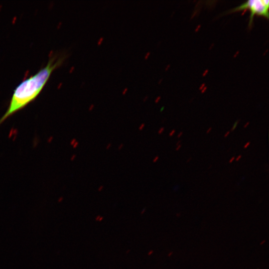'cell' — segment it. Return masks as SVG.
<instances>
[{"label": "cell", "mask_w": 269, "mask_h": 269, "mask_svg": "<svg viewBox=\"0 0 269 269\" xmlns=\"http://www.w3.org/2000/svg\"><path fill=\"white\" fill-rule=\"evenodd\" d=\"M62 61V58H58L56 55H51L46 66L17 85L13 91L7 110L0 119V124L37 97L53 71L59 67Z\"/></svg>", "instance_id": "cell-1"}, {"label": "cell", "mask_w": 269, "mask_h": 269, "mask_svg": "<svg viewBox=\"0 0 269 269\" xmlns=\"http://www.w3.org/2000/svg\"><path fill=\"white\" fill-rule=\"evenodd\" d=\"M269 1L268 0H250L232 8L230 12L249 10L250 12L249 26L251 27L255 15L269 18Z\"/></svg>", "instance_id": "cell-2"}, {"label": "cell", "mask_w": 269, "mask_h": 269, "mask_svg": "<svg viewBox=\"0 0 269 269\" xmlns=\"http://www.w3.org/2000/svg\"><path fill=\"white\" fill-rule=\"evenodd\" d=\"M240 121V120H238L235 122V123L233 125V126L232 127V129H231V132H233L235 130V129L236 128L237 125H238Z\"/></svg>", "instance_id": "cell-3"}, {"label": "cell", "mask_w": 269, "mask_h": 269, "mask_svg": "<svg viewBox=\"0 0 269 269\" xmlns=\"http://www.w3.org/2000/svg\"><path fill=\"white\" fill-rule=\"evenodd\" d=\"M164 128L163 127H161L159 129V130H158V131L157 132V133L159 134H161L164 131Z\"/></svg>", "instance_id": "cell-4"}, {"label": "cell", "mask_w": 269, "mask_h": 269, "mask_svg": "<svg viewBox=\"0 0 269 269\" xmlns=\"http://www.w3.org/2000/svg\"><path fill=\"white\" fill-rule=\"evenodd\" d=\"M144 126H145V124H144V123L141 124L140 125V126L139 127L138 130H139V131H141V130L143 129V128L144 127Z\"/></svg>", "instance_id": "cell-5"}, {"label": "cell", "mask_w": 269, "mask_h": 269, "mask_svg": "<svg viewBox=\"0 0 269 269\" xmlns=\"http://www.w3.org/2000/svg\"><path fill=\"white\" fill-rule=\"evenodd\" d=\"M104 38L103 37H101L100 38L99 40L98 41V45H100L101 44L103 41Z\"/></svg>", "instance_id": "cell-6"}, {"label": "cell", "mask_w": 269, "mask_h": 269, "mask_svg": "<svg viewBox=\"0 0 269 269\" xmlns=\"http://www.w3.org/2000/svg\"><path fill=\"white\" fill-rule=\"evenodd\" d=\"M175 133V130H172L170 132V133L169 134V136H172Z\"/></svg>", "instance_id": "cell-7"}, {"label": "cell", "mask_w": 269, "mask_h": 269, "mask_svg": "<svg viewBox=\"0 0 269 269\" xmlns=\"http://www.w3.org/2000/svg\"><path fill=\"white\" fill-rule=\"evenodd\" d=\"M250 144V141L247 142L245 144V145L244 146V148H246L247 147H248V146H249Z\"/></svg>", "instance_id": "cell-8"}, {"label": "cell", "mask_w": 269, "mask_h": 269, "mask_svg": "<svg viewBox=\"0 0 269 269\" xmlns=\"http://www.w3.org/2000/svg\"><path fill=\"white\" fill-rule=\"evenodd\" d=\"M94 105L93 104H91L90 106L89 107V111H92L94 109Z\"/></svg>", "instance_id": "cell-9"}, {"label": "cell", "mask_w": 269, "mask_h": 269, "mask_svg": "<svg viewBox=\"0 0 269 269\" xmlns=\"http://www.w3.org/2000/svg\"><path fill=\"white\" fill-rule=\"evenodd\" d=\"M123 146H124V144L123 143H121L119 145V146H118V149L119 150H121L122 149V148L123 147Z\"/></svg>", "instance_id": "cell-10"}, {"label": "cell", "mask_w": 269, "mask_h": 269, "mask_svg": "<svg viewBox=\"0 0 269 269\" xmlns=\"http://www.w3.org/2000/svg\"><path fill=\"white\" fill-rule=\"evenodd\" d=\"M158 158H159L158 156H155V157L154 158V159H153V162H156V161L158 160Z\"/></svg>", "instance_id": "cell-11"}, {"label": "cell", "mask_w": 269, "mask_h": 269, "mask_svg": "<svg viewBox=\"0 0 269 269\" xmlns=\"http://www.w3.org/2000/svg\"><path fill=\"white\" fill-rule=\"evenodd\" d=\"M111 143H109L106 146V149H110V148L111 147Z\"/></svg>", "instance_id": "cell-12"}, {"label": "cell", "mask_w": 269, "mask_h": 269, "mask_svg": "<svg viewBox=\"0 0 269 269\" xmlns=\"http://www.w3.org/2000/svg\"><path fill=\"white\" fill-rule=\"evenodd\" d=\"M235 159V157L234 156L232 157L230 160H229V163H232Z\"/></svg>", "instance_id": "cell-13"}, {"label": "cell", "mask_w": 269, "mask_h": 269, "mask_svg": "<svg viewBox=\"0 0 269 269\" xmlns=\"http://www.w3.org/2000/svg\"><path fill=\"white\" fill-rule=\"evenodd\" d=\"M242 157V155H239L237 158L236 159H235L236 161H239L240 158Z\"/></svg>", "instance_id": "cell-14"}, {"label": "cell", "mask_w": 269, "mask_h": 269, "mask_svg": "<svg viewBox=\"0 0 269 269\" xmlns=\"http://www.w3.org/2000/svg\"><path fill=\"white\" fill-rule=\"evenodd\" d=\"M181 144H179L177 146V147L176 148V151H178L179 150V149L181 148Z\"/></svg>", "instance_id": "cell-15"}, {"label": "cell", "mask_w": 269, "mask_h": 269, "mask_svg": "<svg viewBox=\"0 0 269 269\" xmlns=\"http://www.w3.org/2000/svg\"><path fill=\"white\" fill-rule=\"evenodd\" d=\"M182 134H183V132H180L178 134V135H177V137H178V138H179L180 137H181V135H182Z\"/></svg>", "instance_id": "cell-16"}, {"label": "cell", "mask_w": 269, "mask_h": 269, "mask_svg": "<svg viewBox=\"0 0 269 269\" xmlns=\"http://www.w3.org/2000/svg\"><path fill=\"white\" fill-rule=\"evenodd\" d=\"M127 91H128V88H125V89L124 90L123 92V95H125V94L127 93Z\"/></svg>", "instance_id": "cell-17"}, {"label": "cell", "mask_w": 269, "mask_h": 269, "mask_svg": "<svg viewBox=\"0 0 269 269\" xmlns=\"http://www.w3.org/2000/svg\"><path fill=\"white\" fill-rule=\"evenodd\" d=\"M230 132L229 131L227 132V133L224 135V137H226L227 136H228V135L230 134Z\"/></svg>", "instance_id": "cell-18"}, {"label": "cell", "mask_w": 269, "mask_h": 269, "mask_svg": "<svg viewBox=\"0 0 269 269\" xmlns=\"http://www.w3.org/2000/svg\"><path fill=\"white\" fill-rule=\"evenodd\" d=\"M212 130V128L211 127H210L207 130V132H206V133L207 134H209L210 131H211Z\"/></svg>", "instance_id": "cell-19"}, {"label": "cell", "mask_w": 269, "mask_h": 269, "mask_svg": "<svg viewBox=\"0 0 269 269\" xmlns=\"http://www.w3.org/2000/svg\"><path fill=\"white\" fill-rule=\"evenodd\" d=\"M103 187L104 186L103 185L100 186L98 188V190L101 191L103 189Z\"/></svg>", "instance_id": "cell-20"}, {"label": "cell", "mask_w": 269, "mask_h": 269, "mask_svg": "<svg viewBox=\"0 0 269 269\" xmlns=\"http://www.w3.org/2000/svg\"><path fill=\"white\" fill-rule=\"evenodd\" d=\"M250 124V122H247L246 124H245V125L244 126V128H247L248 125Z\"/></svg>", "instance_id": "cell-21"}, {"label": "cell", "mask_w": 269, "mask_h": 269, "mask_svg": "<svg viewBox=\"0 0 269 269\" xmlns=\"http://www.w3.org/2000/svg\"><path fill=\"white\" fill-rule=\"evenodd\" d=\"M78 145V142H76L74 143V145H73V147L74 148L76 147V146Z\"/></svg>", "instance_id": "cell-22"}, {"label": "cell", "mask_w": 269, "mask_h": 269, "mask_svg": "<svg viewBox=\"0 0 269 269\" xmlns=\"http://www.w3.org/2000/svg\"><path fill=\"white\" fill-rule=\"evenodd\" d=\"M149 54H150V53H149V52H148V53H147V54L145 56V57H144L145 59H147V57H148V55H149Z\"/></svg>", "instance_id": "cell-23"}, {"label": "cell", "mask_w": 269, "mask_h": 269, "mask_svg": "<svg viewBox=\"0 0 269 269\" xmlns=\"http://www.w3.org/2000/svg\"><path fill=\"white\" fill-rule=\"evenodd\" d=\"M181 140H179V141L176 143V145L177 146L178 145H179V143H181Z\"/></svg>", "instance_id": "cell-24"}, {"label": "cell", "mask_w": 269, "mask_h": 269, "mask_svg": "<svg viewBox=\"0 0 269 269\" xmlns=\"http://www.w3.org/2000/svg\"><path fill=\"white\" fill-rule=\"evenodd\" d=\"M191 159H192L191 157L189 158L188 160H187V162H189L191 160Z\"/></svg>", "instance_id": "cell-25"}, {"label": "cell", "mask_w": 269, "mask_h": 269, "mask_svg": "<svg viewBox=\"0 0 269 269\" xmlns=\"http://www.w3.org/2000/svg\"><path fill=\"white\" fill-rule=\"evenodd\" d=\"M75 139H74L73 140V141H72V143H71V144H74V143H75Z\"/></svg>", "instance_id": "cell-26"}, {"label": "cell", "mask_w": 269, "mask_h": 269, "mask_svg": "<svg viewBox=\"0 0 269 269\" xmlns=\"http://www.w3.org/2000/svg\"><path fill=\"white\" fill-rule=\"evenodd\" d=\"M266 241L265 240H264L262 243H261V245H262L263 244H264V242H265Z\"/></svg>", "instance_id": "cell-27"}, {"label": "cell", "mask_w": 269, "mask_h": 269, "mask_svg": "<svg viewBox=\"0 0 269 269\" xmlns=\"http://www.w3.org/2000/svg\"><path fill=\"white\" fill-rule=\"evenodd\" d=\"M147 97H145L143 99V102H145L146 100Z\"/></svg>", "instance_id": "cell-28"}, {"label": "cell", "mask_w": 269, "mask_h": 269, "mask_svg": "<svg viewBox=\"0 0 269 269\" xmlns=\"http://www.w3.org/2000/svg\"><path fill=\"white\" fill-rule=\"evenodd\" d=\"M180 215V214H177V217H179Z\"/></svg>", "instance_id": "cell-29"}]
</instances>
